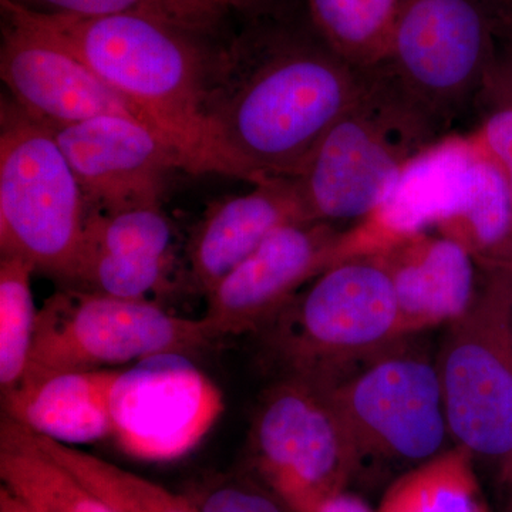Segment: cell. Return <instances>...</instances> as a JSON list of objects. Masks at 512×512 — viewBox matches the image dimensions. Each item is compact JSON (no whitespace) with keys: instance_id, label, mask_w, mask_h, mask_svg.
<instances>
[{"instance_id":"cell-28","label":"cell","mask_w":512,"mask_h":512,"mask_svg":"<svg viewBox=\"0 0 512 512\" xmlns=\"http://www.w3.org/2000/svg\"><path fill=\"white\" fill-rule=\"evenodd\" d=\"M195 503L202 512H289L274 494L245 483L217 485Z\"/></svg>"},{"instance_id":"cell-6","label":"cell","mask_w":512,"mask_h":512,"mask_svg":"<svg viewBox=\"0 0 512 512\" xmlns=\"http://www.w3.org/2000/svg\"><path fill=\"white\" fill-rule=\"evenodd\" d=\"M454 444L493 463H512V274L485 271L468 311L448 325L437 357Z\"/></svg>"},{"instance_id":"cell-4","label":"cell","mask_w":512,"mask_h":512,"mask_svg":"<svg viewBox=\"0 0 512 512\" xmlns=\"http://www.w3.org/2000/svg\"><path fill=\"white\" fill-rule=\"evenodd\" d=\"M261 332L285 375L333 383L410 338L392 279L376 254L330 266Z\"/></svg>"},{"instance_id":"cell-3","label":"cell","mask_w":512,"mask_h":512,"mask_svg":"<svg viewBox=\"0 0 512 512\" xmlns=\"http://www.w3.org/2000/svg\"><path fill=\"white\" fill-rule=\"evenodd\" d=\"M448 134L383 64L365 72L355 99L293 178L312 220L357 224L410 161Z\"/></svg>"},{"instance_id":"cell-17","label":"cell","mask_w":512,"mask_h":512,"mask_svg":"<svg viewBox=\"0 0 512 512\" xmlns=\"http://www.w3.org/2000/svg\"><path fill=\"white\" fill-rule=\"evenodd\" d=\"M121 370L52 373L2 393L3 414L37 434L74 446L111 437V393Z\"/></svg>"},{"instance_id":"cell-31","label":"cell","mask_w":512,"mask_h":512,"mask_svg":"<svg viewBox=\"0 0 512 512\" xmlns=\"http://www.w3.org/2000/svg\"><path fill=\"white\" fill-rule=\"evenodd\" d=\"M0 512H45L20 497L15 491L2 484L0 488Z\"/></svg>"},{"instance_id":"cell-14","label":"cell","mask_w":512,"mask_h":512,"mask_svg":"<svg viewBox=\"0 0 512 512\" xmlns=\"http://www.w3.org/2000/svg\"><path fill=\"white\" fill-rule=\"evenodd\" d=\"M52 133L79 181L87 212L160 208L167 174L183 170L167 141L126 117H97Z\"/></svg>"},{"instance_id":"cell-29","label":"cell","mask_w":512,"mask_h":512,"mask_svg":"<svg viewBox=\"0 0 512 512\" xmlns=\"http://www.w3.org/2000/svg\"><path fill=\"white\" fill-rule=\"evenodd\" d=\"M494 19L495 53L484 84L512 100V0H488Z\"/></svg>"},{"instance_id":"cell-20","label":"cell","mask_w":512,"mask_h":512,"mask_svg":"<svg viewBox=\"0 0 512 512\" xmlns=\"http://www.w3.org/2000/svg\"><path fill=\"white\" fill-rule=\"evenodd\" d=\"M315 35L340 59L367 72L387 63L399 0H306Z\"/></svg>"},{"instance_id":"cell-27","label":"cell","mask_w":512,"mask_h":512,"mask_svg":"<svg viewBox=\"0 0 512 512\" xmlns=\"http://www.w3.org/2000/svg\"><path fill=\"white\" fill-rule=\"evenodd\" d=\"M476 106L480 109L481 120L474 133L500 165L512 201V100L495 87L484 84Z\"/></svg>"},{"instance_id":"cell-21","label":"cell","mask_w":512,"mask_h":512,"mask_svg":"<svg viewBox=\"0 0 512 512\" xmlns=\"http://www.w3.org/2000/svg\"><path fill=\"white\" fill-rule=\"evenodd\" d=\"M376 512H488L474 457L454 444L417 464L390 485Z\"/></svg>"},{"instance_id":"cell-11","label":"cell","mask_w":512,"mask_h":512,"mask_svg":"<svg viewBox=\"0 0 512 512\" xmlns=\"http://www.w3.org/2000/svg\"><path fill=\"white\" fill-rule=\"evenodd\" d=\"M222 412L220 387L187 355L150 357L117 377L111 439L137 460H178L204 440Z\"/></svg>"},{"instance_id":"cell-19","label":"cell","mask_w":512,"mask_h":512,"mask_svg":"<svg viewBox=\"0 0 512 512\" xmlns=\"http://www.w3.org/2000/svg\"><path fill=\"white\" fill-rule=\"evenodd\" d=\"M0 477L3 485L45 512H119L43 453L22 424L6 416L0 423Z\"/></svg>"},{"instance_id":"cell-18","label":"cell","mask_w":512,"mask_h":512,"mask_svg":"<svg viewBox=\"0 0 512 512\" xmlns=\"http://www.w3.org/2000/svg\"><path fill=\"white\" fill-rule=\"evenodd\" d=\"M458 170L447 212L434 231L454 239L484 271L512 274V201L500 165L476 133Z\"/></svg>"},{"instance_id":"cell-1","label":"cell","mask_w":512,"mask_h":512,"mask_svg":"<svg viewBox=\"0 0 512 512\" xmlns=\"http://www.w3.org/2000/svg\"><path fill=\"white\" fill-rule=\"evenodd\" d=\"M363 77L319 36L274 40L211 67L205 113L239 180L293 178Z\"/></svg>"},{"instance_id":"cell-15","label":"cell","mask_w":512,"mask_h":512,"mask_svg":"<svg viewBox=\"0 0 512 512\" xmlns=\"http://www.w3.org/2000/svg\"><path fill=\"white\" fill-rule=\"evenodd\" d=\"M376 255L392 279L407 336L463 316L485 274L466 248L436 231L412 235Z\"/></svg>"},{"instance_id":"cell-24","label":"cell","mask_w":512,"mask_h":512,"mask_svg":"<svg viewBox=\"0 0 512 512\" xmlns=\"http://www.w3.org/2000/svg\"><path fill=\"white\" fill-rule=\"evenodd\" d=\"M171 265L173 258L84 252L77 258L67 282L82 291L148 301V295L170 286Z\"/></svg>"},{"instance_id":"cell-2","label":"cell","mask_w":512,"mask_h":512,"mask_svg":"<svg viewBox=\"0 0 512 512\" xmlns=\"http://www.w3.org/2000/svg\"><path fill=\"white\" fill-rule=\"evenodd\" d=\"M20 19L79 57L151 120L188 173L238 178L207 113L211 62L194 30L147 15L86 16L37 12L0 0Z\"/></svg>"},{"instance_id":"cell-32","label":"cell","mask_w":512,"mask_h":512,"mask_svg":"<svg viewBox=\"0 0 512 512\" xmlns=\"http://www.w3.org/2000/svg\"><path fill=\"white\" fill-rule=\"evenodd\" d=\"M211 2L218 3L222 8L229 9H248L256 8L268 0H211Z\"/></svg>"},{"instance_id":"cell-7","label":"cell","mask_w":512,"mask_h":512,"mask_svg":"<svg viewBox=\"0 0 512 512\" xmlns=\"http://www.w3.org/2000/svg\"><path fill=\"white\" fill-rule=\"evenodd\" d=\"M248 451L258 476L289 512H312L346 491L360 464L332 382L305 375H285L265 393Z\"/></svg>"},{"instance_id":"cell-16","label":"cell","mask_w":512,"mask_h":512,"mask_svg":"<svg viewBox=\"0 0 512 512\" xmlns=\"http://www.w3.org/2000/svg\"><path fill=\"white\" fill-rule=\"evenodd\" d=\"M315 221L295 178H265L254 190L212 205L192 235V282L208 295L285 225Z\"/></svg>"},{"instance_id":"cell-30","label":"cell","mask_w":512,"mask_h":512,"mask_svg":"<svg viewBox=\"0 0 512 512\" xmlns=\"http://www.w3.org/2000/svg\"><path fill=\"white\" fill-rule=\"evenodd\" d=\"M312 512H376L360 500L356 495L342 493L332 495L328 500L322 501Z\"/></svg>"},{"instance_id":"cell-9","label":"cell","mask_w":512,"mask_h":512,"mask_svg":"<svg viewBox=\"0 0 512 512\" xmlns=\"http://www.w3.org/2000/svg\"><path fill=\"white\" fill-rule=\"evenodd\" d=\"M410 339L332 382L360 460L421 464L454 446L437 362Z\"/></svg>"},{"instance_id":"cell-33","label":"cell","mask_w":512,"mask_h":512,"mask_svg":"<svg viewBox=\"0 0 512 512\" xmlns=\"http://www.w3.org/2000/svg\"><path fill=\"white\" fill-rule=\"evenodd\" d=\"M501 481H503L508 491L507 510L505 512H512V463L508 470L505 471L504 476L501 477Z\"/></svg>"},{"instance_id":"cell-26","label":"cell","mask_w":512,"mask_h":512,"mask_svg":"<svg viewBox=\"0 0 512 512\" xmlns=\"http://www.w3.org/2000/svg\"><path fill=\"white\" fill-rule=\"evenodd\" d=\"M37 12L59 15H147L201 33L220 22L227 9L211 0H13Z\"/></svg>"},{"instance_id":"cell-10","label":"cell","mask_w":512,"mask_h":512,"mask_svg":"<svg viewBox=\"0 0 512 512\" xmlns=\"http://www.w3.org/2000/svg\"><path fill=\"white\" fill-rule=\"evenodd\" d=\"M494 53L488 0H399L386 64L448 131L476 107Z\"/></svg>"},{"instance_id":"cell-22","label":"cell","mask_w":512,"mask_h":512,"mask_svg":"<svg viewBox=\"0 0 512 512\" xmlns=\"http://www.w3.org/2000/svg\"><path fill=\"white\" fill-rule=\"evenodd\" d=\"M26 429V427H25ZM43 453L119 512H202L195 501L110 461L26 429Z\"/></svg>"},{"instance_id":"cell-8","label":"cell","mask_w":512,"mask_h":512,"mask_svg":"<svg viewBox=\"0 0 512 512\" xmlns=\"http://www.w3.org/2000/svg\"><path fill=\"white\" fill-rule=\"evenodd\" d=\"M215 339L204 318H181L153 301L69 288L50 296L37 312L22 379L113 369L171 353L188 355Z\"/></svg>"},{"instance_id":"cell-5","label":"cell","mask_w":512,"mask_h":512,"mask_svg":"<svg viewBox=\"0 0 512 512\" xmlns=\"http://www.w3.org/2000/svg\"><path fill=\"white\" fill-rule=\"evenodd\" d=\"M87 207L52 130L12 99L0 110V249L67 281L82 248Z\"/></svg>"},{"instance_id":"cell-12","label":"cell","mask_w":512,"mask_h":512,"mask_svg":"<svg viewBox=\"0 0 512 512\" xmlns=\"http://www.w3.org/2000/svg\"><path fill=\"white\" fill-rule=\"evenodd\" d=\"M2 15L0 76L10 99L33 120L57 130L97 117H126L161 137L136 104L62 43L3 6Z\"/></svg>"},{"instance_id":"cell-25","label":"cell","mask_w":512,"mask_h":512,"mask_svg":"<svg viewBox=\"0 0 512 512\" xmlns=\"http://www.w3.org/2000/svg\"><path fill=\"white\" fill-rule=\"evenodd\" d=\"M171 244L173 228L160 208H138L114 214L87 212L79 256L84 252H111L173 258Z\"/></svg>"},{"instance_id":"cell-23","label":"cell","mask_w":512,"mask_h":512,"mask_svg":"<svg viewBox=\"0 0 512 512\" xmlns=\"http://www.w3.org/2000/svg\"><path fill=\"white\" fill-rule=\"evenodd\" d=\"M35 266L22 256L0 259V386L12 389L28 367L37 311L30 278Z\"/></svg>"},{"instance_id":"cell-13","label":"cell","mask_w":512,"mask_h":512,"mask_svg":"<svg viewBox=\"0 0 512 512\" xmlns=\"http://www.w3.org/2000/svg\"><path fill=\"white\" fill-rule=\"evenodd\" d=\"M346 228L301 221L275 231L207 295L215 338L261 332L316 276L338 264Z\"/></svg>"}]
</instances>
